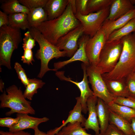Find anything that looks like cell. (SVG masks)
I'll return each instance as SVG.
<instances>
[{
  "label": "cell",
  "instance_id": "1",
  "mask_svg": "<svg viewBox=\"0 0 135 135\" xmlns=\"http://www.w3.org/2000/svg\"><path fill=\"white\" fill-rule=\"evenodd\" d=\"M80 24L68 3L64 12L60 16L36 24L34 27L48 42L55 45L59 39Z\"/></svg>",
  "mask_w": 135,
  "mask_h": 135
},
{
  "label": "cell",
  "instance_id": "2",
  "mask_svg": "<svg viewBox=\"0 0 135 135\" xmlns=\"http://www.w3.org/2000/svg\"><path fill=\"white\" fill-rule=\"evenodd\" d=\"M123 47L118 62L111 72L102 75L103 78L112 80L126 78L135 70V32L121 39Z\"/></svg>",
  "mask_w": 135,
  "mask_h": 135
},
{
  "label": "cell",
  "instance_id": "3",
  "mask_svg": "<svg viewBox=\"0 0 135 135\" xmlns=\"http://www.w3.org/2000/svg\"><path fill=\"white\" fill-rule=\"evenodd\" d=\"M32 37L38 44L40 48L36 51L35 56L40 61V68L38 77L42 78L46 72L50 70L57 72L54 69H51L48 66L50 61L52 59L58 58L60 57L66 56V53L60 50L46 39L42 33L34 27L28 29Z\"/></svg>",
  "mask_w": 135,
  "mask_h": 135
},
{
  "label": "cell",
  "instance_id": "4",
  "mask_svg": "<svg viewBox=\"0 0 135 135\" xmlns=\"http://www.w3.org/2000/svg\"><path fill=\"white\" fill-rule=\"evenodd\" d=\"M0 96V108H8L10 110L6 115L10 116L14 113L34 114L35 111L31 102L26 100L20 88L13 85L7 88Z\"/></svg>",
  "mask_w": 135,
  "mask_h": 135
},
{
  "label": "cell",
  "instance_id": "5",
  "mask_svg": "<svg viewBox=\"0 0 135 135\" xmlns=\"http://www.w3.org/2000/svg\"><path fill=\"white\" fill-rule=\"evenodd\" d=\"M20 29L4 25L0 28V66L12 69L11 58L14 51L22 42Z\"/></svg>",
  "mask_w": 135,
  "mask_h": 135
},
{
  "label": "cell",
  "instance_id": "6",
  "mask_svg": "<svg viewBox=\"0 0 135 135\" xmlns=\"http://www.w3.org/2000/svg\"><path fill=\"white\" fill-rule=\"evenodd\" d=\"M122 47L121 40L106 42L96 66L102 75L110 72L114 69L119 60Z\"/></svg>",
  "mask_w": 135,
  "mask_h": 135
},
{
  "label": "cell",
  "instance_id": "7",
  "mask_svg": "<svg viewBox=\"0 0 135 135\" xmlns=\"http://www.w3.org/2000/svg\"><path fill=\"white\" fill-rule=\"evenodd\" d=\"M110 7L86 15H82L78 12L75 14L82 26L84 34L91 38L96 34L108 16Z\"/></svg>",
  "mask_w": 135,
  "mask_h": 135
},
{
  "label": "cell",
  "instance_id": "8",
  "mask_svg": "<svg viewBox=\"0 0 135 135\" xmlns=\"http://www.w3.org/2000/svg\"><path fill=\"white\" fill-rule=\"evenodd\" d=\"M86 71L94 95L107 104L113 102L114 97L108 91L102 75L96 67L86 65Z\"/></svg>",
  "mask_w": 135,
  "mask_h": 135
},
{
  "label": "cell",
  "instance_id": "9",
  "mask_svg": "<svg viewBox=\"0 0 135 135\" xmlns=\"http://www.w3.org/2000/svg\"><path fill=\"white\" fill-rule=\"evenodd\" d=\"M107 41L106 34L101 27L93 37L89 38L86 47L89 64L96 66L100 52Z\"/></svg>",
  "mask_w": 135,
  "mask_h": 135
},
{
  "label": "cell",
  "instance_id": "10",
  "mask_svg": "<svg viewBox=\"0 0 135 135\" xmlns=\"http://www.w3.org/2000/svg\"><path fill=\"white\" fill-rule=\"evenodd\" d=\"M83 34L84 29L81 24L59 39L55 46L60 50L66 52V56L71 58L78 49V40Z\"/></svg>",
  "mask_w": 135,
  "mask_h": 135
},
{
  "label": "cell",
  "instance_id": "11",
  "mask_svg": "<svg viewBox=\"0 0 135 135\" xmlns=\"http://www.w3.org/2000/svg\"><path fill=\"white\" fill-rule=\"evenodd\" d=\"M90 38L88 35L84 34L82 35L78 41V49L73 56L68 60L54 63V69L58 70L70 63L77 60L82 61L86 65L89 64V61L86 51V47Z\"/></svg>",
  "mask_w": 135,
  "mask_h": 135
},
{
  "label": "cell",
  "instance_id": "12",
  "mask_svg": "<svg viewBox=\"0 0 135 135\" xmlns=\"http://www.w3.org/2000/svg\"><path fill=\"white\" fill-rule=\"evenodd\" d=\"M16 117L18 118L17 123L9 129V131L14 132L28 128L34 130L40 123L45 122L49 119L46 117L39 118L30 116L26 114L17 113Z\"/></svg>",
  "mask_w": 135,
  "mask_h": 135
},
{
  "label": "cell",
  "instance_id": "13",
  "mask_svg": "<svg viewBox=\"0 0 135 135\" xmlns=\"http://www.w3.org/2000/svg\"><path fill=\"white\" fill-rule=\"evenodd\" d=\"M98 98L94 95L90 97L87 102L88 116L86 119L84 126L86 130L91 129L95 135H100V127L98 118L96 105Z\"/></svg>",
  "mask_w": 135,
  "mask_h": 135
},
{
  "label": "cell",
  "instance_id": "14",
  "mask_svg": "<svg viewBox=\"0 0 135 135\" xmlns=\"http://www.w3.org/2000/svg\"><path fill=\"white\" fill-rule=\"evenodd\" d=\"M135 8L130 0H113L110 6L109 14L106 20H115Z\"/></svg>",
  "mask_w": 135,
  "mask_h": 135
},
{
  "label": "cell",
  "instance_id": "15",
  "mask_svg": "<svg viewBox=\"0 0 135 135\" xmlns=\"http://www.w3.org/2000/svg\"><path fill=\"white\" fill-rule=\"evenodd\" d=\"M134 18L135 8L115 20H106L101 28L105 33L107 40L112 32L122 28L130 20Z\"/></svg>",
  "mask_w": 135,
  "mask_h": 135
},
{
  "label": "cell",
  "instance_id": "16",
  "mask_svg": "<svg viewBox=\"0 0 135 135\" xmlns=\"http://www.w3.org/2000/svg\"><path fill=\"white\" fill-rule=\"evenodd\" d=\"M68 0H48L44 8L47 13L48 20L58 18L64 12Z\"/></svg>",
  "mask_w": 135,
  "mask_h": 135
},
{
  "label": "cell",
  "instance_id": "17",
  "mask_svg": "<svg viewBox=\"0 0 135 135\" xmlns=\"http://www.w3.org/2000/svg\"><path fill=\"white\" fill-rule=\"evenodd\" d=\"M96 109L100 127V135H104L109 124L110 109L108 104L99 98H98Z\"/></svg>",
  "mask_w": 135,
  "mask_h": 135
},
{
  "label": "cell",
  "instance_id": "18",
  "mask_svg": "<svg viewBox=\"0 0 135 135\" xmlns=\"http://www.w3.org/2000/svg\"><path fill=\"white\" fill-rule=\"evenodd\" d=\"M109 92L115 97L128 98L126 86V78L110 80L103 78Z\"/></svg>",
  "mask_w": 135,
  "mask_h": 135
},
{
  "label": "cell",
  "instance_id": "19",
  "mask_svg": "<svg viewBox=\"0 0 135 135\" xmlns=\"http://www.w3.org/2000/svg\"><path fill=\"white\" fill-rule=\"evenodd\" d=\"M76 104L73 109L69 112L67 118L60 126L56 128L58 132L68 124L75 122H80L82 126H84L86 119L82 114V108L79 97L76 98Z\"/></svg>",
  "mask_w": 135,
  "mask_h": 135
},
{
  "label": "cell",
  "instance_id": "20",
  "mask_svg": "<svg viewBox=\"0 0 135 135\" xmlns=\"http://www.w3.org/2000/svg\"><path fill=\"white\" fill-rule=\"evenodd\" d=\"M109 124L114 125L126 135H134L131 123L110 110Z\"/></svg>",
  "mask_w": 135,
  "mask_h": 135
},
{
  "label": "cell",
  "instance_id": "21",
  "mask_svg": "<svg viewBox=\"0 0 135 135\" xmlns=\"http://www.w3.org/2000/svg\"><path fill=\"white\" fill-rule=\"evenodd\" d=\"M2 12L7 15L24 13L28 14L30 10L26 7L21 4L18 0H5L1 5Z\"/></svg>",
  "mask_w": 135,
  "mask_h": 135
},
{
  "label": "cell",
  "instance_id": "22",
  "mask_svg": "<svg viewBox=\"0 0 135 135\" xmlns=\"http://www.w3.org/2000/svg\"><path fill=\"white\" fill-rule=\"evenodd\" d=\"M8 16L9 26H10L24 30L30 28L27 14L19 13L10 14Z\"/></svg>",
  "mask_w": 135,
  "mask_h": 135
},
{
  "label": "cell",
  "instance_id": "23",
  "mask_svg": "<svg viewBox=\"0 0 135 135\" xmlns=\"http://www.w3.org/2000/svg\"><path fill=\"white\" fill-rule=\"evenodd\" d=\"M107 104L110 110L130 123L132 119L135 117V109L120 105L113 102Z\"/></svg>",
  "mask_w": 135,
  "mask_h": 135
},
{
  "label": "cell",
  "instance_id": "24",
  "mask_svg": "<svg viewBox=\"0 0 135 135\" xmlns=\"http://www.w3.org/2000/svg\"><path fill=\"white\" fill-rule=\"evenodd\" d=\"M133 32H135V18L130 20L122 28L112 32L107 41L120 40L124 36Z\"/></svg>",
  "mask_w": 135,
  "mask_h": 135
},
{
  "label": "cell",
  "instance_id": "25",
  "mask_svg": "<svg viewBox=\"0 0 135 135\" xmlns=\"http://www.w3.org/2000/svg\"><path fill=\"white\" fill-rule=\"evenodd\" d=\"M30 28L36 24L48 20L47 12L43 8H38L30 10L27 14Z\"/></svg>",
  "mask_w": 135,
  "mask_h": 135
},
{
  "label": "cell",
  "instance_id": "26",
  "mask_svg": "<svg viewBox=\"0 0 135 135\" xmlns=\"http://www.w3.org/2000/svg\"><path fill=\"white\" fill-rule=\"evenodd\" d=\"M81 67L83 72V78L80 82L74 81L70 78L66 77L64 76V71H57L55 74L61 80L70 82L76 85L80 91L89 87L86 71V65L83 63L81 64Z\"/></svg>",
  "mask_w": 135,
  "mask_h": 135
},
{
  "label": "cell",
  "instance_id": "27",
  "mask_svg": "<svg viewBox=\"0 0 135 135\" xmlns=\"http://www.w3.org/2000/svg\"><path fill=\"white\" fill-rule=\"evenodd\" d=\"M45 84L41 80L34 78L29 79V83L23 93L25 98L32 100L34 95L38 92V88H41Z\"/></svg>",
  "mask_w": 135,
  "mask_h": 135
},
{
  "label": "cell",
  "instance_id": "28",
  "mask_svg": "<svg viewBox=\"0 0 135 135\" xmlns=\"http://www.w3.org/2000/svg\"><path fill=\"white\" fill-rule=\"evenodd\" d=\"M79 122L69 123L62 129L64 135H92L88 133Z\"/></svg>",
  "mask_w": 135,
  "mask_h": 135
},
{
  "label": "cell",
  "instance_id": "29",
  "mask_svg": "<svg viewBox=\"0 0 135 135\" xmlns=\"http://www.w3.org/2000/svg\"><path fill=\"white\" fill-rule=\"evenodd\" d=\"M113 0H88V10L89 14L98 12L110 6Z\"/></svg>",
  "mask_w": 135,
  "mask_h": 135
},
{
  "label": "cell",
  "instance_id": "30",
  "mask_svg": "<svg viewBox=\"0 0 135 135\" xmlns=\"http://www.w3.org/2000/svg\"><path fill=\"white\" fill-rule=\"evenodd\" d=\"M20 3L29 10L44 7L48 0H18Z\"/></svg>",
  "mask_w": 135,
  "mask_h": 135
},
{
  "label": "cell",
  "instance_id": "31",
  "mask_svg": "<svg viewBox=\"0 0 135 135\" xmlns=\"http://www.w3.org/2000/svg\"><path fill=\"white\" fill-rule=\"evenodd\" d=\"M14 68L18 78L26 87L28 84L29 78H28L25 70L21 64L18 62L15 63Z\"/></svg>",
  "mask_w": 135,
  "mask_h": 135
},
{
  "label": "cell",
  "instance_id": "32",
  "mask_svg": "<svg viewBox=\"0 0 135 135\" xmlns=\"http://www.w3.org/2000/svg\"><path fill=\"white\" fill-rule=\"evenodd\" d=\"M113 102L120 105L135 109V99L122 97L114 98Z\"/></svg>",
  "mask_w": 135,
  "mask_h": 135
},
{
  "label": "cell",
  "instance_id": "33",
  "mask_svg": "<svg viewBox=\"0 0 135 135\" xmlns=\"http://www.w3.org/2000/svg\"><path fill=\"white\" fill-rule=\"evenodd\" d=\"M23 41L22 47L23 50L28 49L32 50L36 45V41L32 37L28 30L24 33Z\"/></svg>",
  "mask_w": 135,
  "mask_h": 135
},
{
  "label": "cell",
  "instance_id": "34",
  "mask_svg": "<svg viewBox=\"0 0 135 135\" xmlns=\"http://www.w3.org/2000/svg\"><path fill=\"white\" fill-rule=\"evenodd\" d=\"M126 84L128 98L135 99V79L129 76L126 78Z\"/></svg>",
  "mask_w": 135,
  "mask_h": 135
},
{
  "label": "cell",
  "instance_id": "35",
  "mask_svg": "<svg viewBox=\"0 0 135 135\" xmlns=\"http://www.w3.org/2000/svg\"><path fill=\"white\" fill-rule=\"evenodd\" d=\"M88 0H76L77 12L79 13L82 15H86L89 14L88 10Z\"/></svg>",
  "mask_w": 135,
  "mask_h": 135
},
{
  "label": "cell",
  "instance_id": "36",
  "mask_svg": "<svg viewBox=\"0 0 135 135\" xmlns=\"http://www.w3.org/2000/svg\"><path fill=\"white\" fill-rule=\"evenodd\" d=\"M18 118L8 117L0 118V126L10 128L18 122Z\"/></svg>",
  "mask_w": 135,
  "mask_h": 135
},
{
  "label": "cell",
  "instance_id": "37",
  "mask_svg": "<svg viewBox=\"0 0 135 135\" xmlns=\"http://www.w3.org/2000/svg\"><path fill=\"white\" fill-rule=\"evenodd\" d=\"M23 55L21 56V60L24 63L29 65L32 64V62H34L33 58V52L32 50L28 49L24 50Z\"/></svg>",
  "mask_w": 135,
  "mask_h": 135
},
{
  "label": "cell",
  "instance_id": "38",
  "mask_svg": "<svg viewBox=\"0 0 135 135\" xmlns=\"http://www.w3.org/2000/svg\"><path fill=\"white\" fill-rule=\"evenodd\" d=\"M104 135H126L114 125L109 124Z\"/></svg>",
  "mask_w": 135,
  "mask_h": 135
},
{
  "label": "cell",
  "instance_id": "39",
  "mask_svg": "<svg viewBox=\"0 0 135 135\" xmlns=\"http://www.w3.org/2000/svg\"><path fill=\"white\" fill-rule=\"evenodd\" d=\"M34 130V135H54L58 132L56 128L50 130L46 133L40 130L38 127H36Z\"/></svg>",
  "mask_w": 135,
  "mask_h": 135
},
{
  "label": "cell",
  "instance_id": "40",
  "mask_svg": "<svg viewBox=\"0 0 135 135\" xmlns=\"http://www.w3.org/2000/svg\"><path fill=\"white\" fill-rule=\"evenodd\" d=\"M8 16L2 11L0 10V28L6 25H9Z\"/></svg>",
  "mask_w": 135,
  "mask_h": 135
},
{
  "label": "cell",
  "instance_id": "41",
  "mask_svg": "<svg viewBox=\"0 0 135 135\" xmlns=\"http://www.w3.org/2000/svg\"><path fill=\"white\" fill-rule=\"evenodd\" d=\"M0 135H32L30 133L21 130L14 132L0 130Z\"/></svg>",
  "mask_w": 135,
  "mask_h": 135
},
{
  "label": "cell",
  "instance_id": "42",
  "mask_svg": "<svg viewBox=\"0 0 135 135\" xmlns=\"http://www.w3.org/2000/svg\"><path fill=\"white\" fill-rule=\"evenodd\" d=\"M68 3L71 5L74 14H75L77 12L76 0H68Z\"/></svg>",
  "mask_w": 135,
  "mask_h": 135
},
{
  "label": "cell",
  "instance_id": "43",
  "mask_svg": "<svg viewBox=\"0 0 135 135\" xmlns=\"http://www.w3.org/2000/svg\"><path fill=\"white\" fill-rule=\"evenodd\" d=\"M131 124L133 130L134 132V135H135V117L133 118L132 119Z\"/></svg>",
  "mask_w": 135,
  "mask_h": 135
},
{
  "label": "cell",
  "instance_id": "44",
  "mask_svg": "<svg viewBox=\"0 0 135 135\" xmlns=\"http://www.w3.org/2000/svg\"><path fill=\"white\" fill-rule=\"evenodd\" d=\"M4 83L1 79L0 81V90L1 92H4L3 90L4 89Z\"/></svg>",
  "mask_w": 135,
  "mask_h": 135
},
{
  "label": "cell",
  "instance_id": "45",
  "mask_svg": "<svg viewBox=\"0 0 135 135\" xmlns=\"http://www.w3.org/2000/svg\"><path fill=\"white\" fill-rule=\"evenodd\" d=\"M54 135H64L61 130H60Z\"/></svg>",
  "mask_w": 135,
  "mask_h": 135
},
{
  "label": "cell",
  "instance_id": "46",
  "mask_svg": "<svg viewBox=\"0 0 135 135\" xmlns=\"http://www.w3.org/2000/svg\"><path fill=\"white\" fill-rule=\"evenodd\" d=\"M130 76L135 79V70Z\"/></svg>",
  "mask_w": 135,
  "mask_h": 135
},
{
  "label": "cell",
  "instance_id": "47",
  "mask_svg": "<svg viewBox=\"0 0 135 135\" xmlns=\"http://www.w3.org/2000/svg\"><path fill=\"white\" fill-rule=\"evenodd\" d=\"M132 4L134 6L135 5V0H130Z\"/></svg>",
  "mask_w": 135,
  "mask_h": 135
},
{
  "label": "cell",
  "instance_id": "48",
  "mask_svg": "<svg viewBox=\"0 0 135 135\" xmlns=\"http://www.w3.org/2000/svg\"><path fill=\"white\" fill-rule=\"evenodd\" d=\"M134 7H135V5H134Z\"/></svg>",
  "mask_w": 135,
  "mask_h": 135
}]
</instances>
